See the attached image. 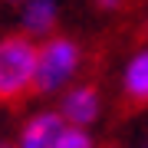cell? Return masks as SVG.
<instances>
[{
	"mask_svg": "<svg viewBox=\"0 0 148 148\" xmlns=\"http://www.w3.org/2000/svg\"><path fill=\"white\" fill-rule=\"evenodd\" d=\"M3 3H7V7H13V10H16L20 3H27V0H3Z\"/></svg>",
	"mask_w": 148,
	"mask_h": 148,
	"instance_id": "obj_9",
	"label": "cell"
},
{
	"mask_svg": "<svg viewBox=\"0 0 148 148\" xmlns=\"http://www.w3.org/2000/svg\"><path fill=\"white\" fill-rule=\"evenodd\" d=\"M135 148H148V135H145V138H142V142H138Z\"/></svg>",
	"mask_w": 148,
	"mask_h": 148,
	"instance_id": "obj_10",
	"label": "cell"
},
{
	"mask_svg": "<svg viewBox=\"0 0 148 148\" xmlns=\"http://www.w3.org/2000/svg\"><path fill=\"white\" fill-rule=\"evenodd\" d=\"M16 23L20 33H27L30 40H43L59 27V0H27L16 7Z\"/></svg>",
	"mask_w": 148,
	"mask_h": 148,
	"instance_id": "obj_5",
	"label": "cell"
},
{
	"mask_svg": "<svg viewBox=\"0 0 148 148\" xmlns=\"http://www.w3.org/2000/svg\"><path fill=\"white\" fill-rule=\"evenodd\" d=\"M0 148H13V142H3V138H0Z\"/></svg>",
	"mask_w": 148,
	"mask_h": 148,
	"instance_id": "obj_11",
	"label": "cell"
},
{
	"mask_svg": "<svg viewBox=\"0 0 148 148\" xmlns=\"http://www.w3.org/2000/svg\"><path fill=\"white\" fill-rule=\"evenodd\" d=\"M125 3H128V0H92V7L102 10V13H119Z\"/></svg>",
	"mask_w": 148,
	"mask_h": 148,
	"instance_id": "obj_8",
	"label": "cell"
},
{
	"mask_svg": "<svg viewBox=\"0 0 148 148\" xmlns=\"http://www.w3.org/2000/svg\"><path fill=\"white\" fill-rule=\"evenodd\" d=\"M66 132L59 109H36L20 122L13 135V148H53L56 138Z\"/></svg>",
	"mask_w": 148,
	"mask_h": 148,
	"instance_id": "obj_4",
	"label": "cell"
},
{
	"mask_svg": "<svg viewBox=\"0 0 148 148\" xmlns=\"http://www.w3.org/2000/svg\"><path fill=\"white\" fill-rule=\"evenodd\" d=\"M86 66L82 43L69 33H49L36 43V73H33V95L59 99L73 82H79Z\"/></svg>",
	"mask_w": 148,
	"mask_h": 148,
	"instance_id": "obj_1",
	"label": "cell"
},
{
	"mask_svg": "<svg viewBox=\"0 0 148 148\" xmlns=\"http://www.w3.org/2000/svg\"><path fill=\"white\" fill-rule=\"evenodd\" d=\"M56 109H59V115H63V122L69 128H89L92 132V128L99 125L102 112H106V99H102L99 86H92V82H73L63 95H59Z\"/></svg>",
	"mask_w": 148,
	"mask_h": 148,
	"instance_id": "obj_3",
	"label": "cell"
},
{
	"mask_svg": "<svg viewBox=\"0 0 148 148\" xmlns=\"http://www.w3.org/2000/svg\"><path fill=\"white\" fill-rule=\"evenodd\" d=\"M53 148H99V142H95V135L89 132V128H69L56 138Z\"/></svg>",
	"mask_w": 148,
	"mask_h": 148,
	"instance_id": "obj_7",
	"label": "cell"
},
{
	"mask_svg": "<svg viewBox=\"0 0 148 148\" xmlns=\"http://www.w3.org/2000/svg\"><path fill=\"white\" fill-rule=\"evenodd\" d=\"M36 40L13 30L0 36V106H13L33 95Z\"/></svg>",
	"mask_w": 148,
	"mask_h": 148,
	"instance_id": "obj_2",
	"label": "cell"
},
{
	"mask_svg": "<svg viewBox=\"0 0 148 148\" xmlns=\"http://www.w3.org/2000/svg\"><path fill=\"white\" fill-rule=\"evenodd\" d=\"M119 89L132 106H145L148 102V43L138 46L135 53H128V59L122 63Z\"/></svg>",
	"mask_w": 148,
	"mask_h": 148,
	"instance_id": "obj_6",
	"label": "cell"
}]
</instances>
